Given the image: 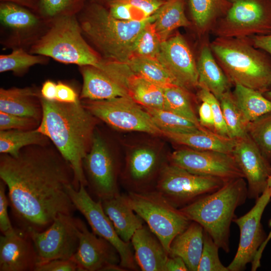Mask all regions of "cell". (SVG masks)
Returning a JSON list of instances; mask_svg holds the SVG:
<instances>
[{"instance_id": "33", "label": "cell", "mask_w": 271, "mask_h": 271, "mask_svg": "<svg viewBox=\"0 0 271 271\" xmlns=\"http://www.w3.org/2000/svg\"><path fill=\"white\" fill-rule=\"evenodd\" d=\"M234 98L248 123L271 112V100L263 93L242 85H234Z\"/></svg>"}, {"instance_id": "3", "label": "cell", "mask_w": 271, "mask_h": 271, "mask_svg": "<svg viewBox=\"0 0 271 271\" xmlns=\"http://www.w3.org/2000/svg\"><path fill=\"white\" fill-rule=\"evenodd\" d=\"M158 11L145 20L124 21L112 17L102 4L89 0L77 17L84 37L102 59L126 63L132 56L137 37L156 20Z\"/></svg>"}, {"instance_id": "25", "label": "cell", "mask_w": 271, "mask_h": 271, "mask_svg": "<svg viewBox=\"0 0 271 271\" xmlns=\"http://www.w3.org/2000/svg\"><path fill=\"white\" fill-rule=\"evenodd\" d=\"M198 87H204L218 100L231 90L232 83L220 66L211 51L208 38L205 40L197 61Z\"/></svg>"}, {"instance_id": "13", "label": "cell", "mask_w": 271, "mask_h": 271, "mask_svg": "<svg viewBox=\"0 0 271 271\" xmlns=\"http://www.w3.org/2000/svg\"><path fill=\"white\" fill-rule=\"evenodd\" d=\"M82 167L86 187L97 200H103L120 194L116 162L104 140L95 130L90 149L83 160Z\"/></svg>"}, {"instance_id": "53", "label": "cell", "mask_w": 271, "mask_h": 271, "mask_svg": "<svg viewBox=\"0 0 271 271\" xmlns=\"http://www.w3.org/2000/svg\"><path fill=\"white\" fill-rule=\"evenodd\" d=\"M40 0H0V2L13 3L38 13Z\"/></svg>"}, {"instance_id": "41", "label": "cell", "mask_w": 271, "mask_h": 271, "mask_svg": "<svg viewBox=\"0 0 271 271\" xmlns=\"http://www.w3.org/2000/svg\"><path fill=\"white\" fill-rule=\"evenodd\" d=\"M247 133L271 161V112L248 123Z\"/></svg>"}, {"instance_id": "42", "label": "cell", "mask_w": 271, "mask_h": 271, "mask_svg": "<svg viewBox=\"0 0 271 271\" xmlns=\"http://www.w3.org/2000/svg\"><path fill=\"white\" fill-rule=\"evenodd\" d=\"M219 248L210 235L204 231L203 249L197 271H229L219 259Z\"/></svg>"}, {"instance_id": "44", "label": "cell", "mask_w": 271, "mask_h": 271, "mask_svg": "<svg viewBox=\"0 0 271 271\" xmlns=\"http://www.w3.org/2000/svg\"><path fill=\"white\" fill-rule=\"evenodd\" d=\"M40 123L34 118L0 111V130H31L37 128Z\"/></svg>"}, {"instance_id": "1", "label": "cell", "mask_w": 271, "mask_h": 271, "mask_svg": "<svg viewBox=\"0 0 271 271\" xmlns=\"http://www.w3.org/2000/svg\"><path fill=\"white\" fill-rule=\"evenodd\" d=\"M0 178L17 229L41 232L76 210L68 192L71 186L79 189L73 170L49 144L26 147L17 156L1 154Z\"/></svg>"}, {"instance_id": "9", "label": "cell", "mask_w": 271, "mask_h": 271, "mask_svg": "<svg viewBox=\"0 0 271 271\" xmlns=\"http://www.w3.org/2000/svg\"><path fill=\"white\" fill-rule=\"evenodd\" d=\"M226 182L218 178L194 174L170 164L162 169L155 190L180 209L216 191Z\"/></svg>"}, {"instance_id": "24", "label": "cell", "mask_w": 271, "mask_h": 271, "mask_svg": "<svg viewBox=\"0 0 271 271\" xmlns=\"http://www.w3.org/2000/svg\"><path fill=\"white\" fill-rule=\"evenodd\" d=\"M40 90L35 87L0 89V111L41 121L43 109Z\"/></svg>"}, {"instance_id": "48", "label": "cell", "mask_w": 271, "mask_h": 271, "mask_svg": "<svg viewBox=\"0 0 271 271\" xmlns=\"http://www.w3.org/2000/svg\"><path fill=\"white\" fill-rule=\"evenodd\" d=\"M199 121L204 127L214 132V120L210 105L202 101L198 109Z\"/></svg>"}, {"instance_id": "17", "label": "cell", "mask_w": 271, "mask_h": 271, "mask_svg": "<svg viewBox=\"0 0 271 271\" xmlns=\"http://www.w3.org/2000/svg\"><path fill=\"white\" fill-rule=\"evenodd\" d=\"M123 87L144 107L165 109L164 89L133 72L125 63L101 59L95 66Z\"/></svg>"}, {"instance_id": "47", "label": "cell", "mask_w": 271, "mask_h": 271, "mask_svg": "<svg viewBox=\"0 0 271 271\" xmlns=\"http://www.w3.org/2000/svg\"><path fill=\"white\" fill-rule=\"evenodd\" d=\"M56 100L64 103H76L80 100L75 90L69 85L61 81L56 86Z\"/></svg>"}, {"instance_id": "30", "label": "cell", "mask_w": 271, "mask_h": 271, "mask_svg": "<svg viewBox=\"0 0 271 271\" xmlns=\"http://www.w3.org/2000/svg\"><path fill=\"white\" fill-rule=\"evenodd\" d=\"M188 5L199 35L208 36L218 21L227 14L231 3L229 0H188Z\"/></svg>"}, {"instance_id": "31", "label": "cell", "mask_w": 271, "mask_h": 271, "mask_svg": "<svg viewBox=\"0 0 271 271\" xmlns=\"http://www.w3.org/2000/svg\"><path fill=\"white\" fill-rule=\"evenodd\" d=\"M186 2V0H168L159 9L154 25L162 42L167 40L178 28L191 26L185 14Z\"/></svg>"}, {"instance_id": "38", "label": "cell", "mask_w": 271, "mask_h": 271, "mask_svg": "<svg viewBox=\"0 0 271 271\" xmlns=\"http://www.w3.org/2000/svg\"><path fill=\"white\" fill-rule=\"evenodd\" d=\"M89 0H40L38 14L49 24L61 17L77 15Z\"/></svg>"}, {"instance_id": "45", "label": "cell", "mask_w": 271, "mask_h": 271, "mask_svg": "<svg viewBox=\"0 0 271 271\" xmlns=\"http://www.w3.org/2000/svg\"><path fill=\"white\" fill-rule=\"evenodd\" d=\"M7 186L5 182L0 181V230L2 234L13 232L15 228L13 225L9 213V201L6 194Z\"/></svg>"}, {"instance_id": "22", "label": "cell", "mask_w": 271, "mask_h": 271, "mask_svg": "<svg viewBox=\"0 0 271 271\" xmlns=\"http://www.w3.org/2000/svg\"><path fill=\"white\" fill-rule=\"evenodd\" d=\"M164 167H160L158 156L154 150L148 148L134 150L128 158L125 172L128 192L140 193L155 190L152 180L157 173L160 174Z\"/></svg>"}, {"instance_id": "15", "label": "cell", "mask_w": 271, "mask_h": 271, "mask_svg": "<svg viewBox=\"0 0 271 271\" xmlns=\"http://www.w3.org/2000/svg\"><path fill=\"white\" fill-rule=\"evenodd\" d=\"M170 159V164L194 174L214 177L225 182L244 178L232 154L182 149L174 151Z\"/></svg>"}, {"instance_id": "46", "label": "cell", "mask_w": 271, "mask_h": 271, "mask_svg": "<svg viewBox=\"0 0 271 271\" xmlns=\"http://www.w3.org/2000/svg\"><path fill=\"white\" fill-rule=\"evenodd\" d=\"M35 271H80L76 263L71 258L52 260L37 265Z\"/></svg>"}, {"instance_id": "51", "label": "cell", "mask_w": 271, "mask_h": 271, "mask_svg": "<svg viewBox=\"0 0 271 271\" xmlns=\"http://www.w3.org/2000/svg\"><path fill=\"white\" fill-rule=\"evenodd\" d=\"M189 270L182 258L177 256H169L165 265V271Z\"/></svg>"}, {"instance_id": "21", "label": "cell", "mask_w": 271, "mask_h": 271, "mask_svg": "<svg viewBox=\"0 0 271 271\" xmlns=\"http://www.w3.org/2000/svg\"><path fill=\"white\" fill-rule=\"evenodd\" d=\"M37 264L36 251L29 233L15 228L1 235L0 271H35Z\"/></svg>"}, {"instance_id": "11", "label": "cell", "mask_w": 271, "mask_h": 271, "mask_svg": "<svg viewBox=\"0 0 271 271\" xmlns=\"http://www.w3.org/2000/svg\"><path fill=\"white\" fill-rule=\"evenodd\" d=\"M0 42L3 47L28 51L50 25L38 13L7 2H0Z\"/></svg>"}, {"instance_id": "36", "label": "cell", "mask_w": 271, "mask_h": 271, "mask_svg": "<svg viewBox=\"0 0 271 271\" xmlns=\"http://www.w3.org/2000/svg\"><path fill=\"white\" fill-rule=\"evenodd\" d=\"M49 58L33 54L23 48L13 49L11 53L0 55V72L11 71L15 75L24 74L32 66L45 64Z\"/></svg>"}, {"instance_id": "54", "label": "cell", "mask_w": 271, "mask_h": 271, "mask_svg": "<svg viewBox=\"0 0 271 271\" xmlns=\"http://www.w3.org/2000/svg\"><path fill=\"white\" fill-rule=\"evenodd\" d=\"M126 270L119 264H109L105 266L101 271H123Z\"/></svg>"}, {"instance_id": "2", "label": "cell", "mask_w": 271, "mask_h": 271, "mask_svg": "<svg viewBox=\"0 0 271 271\" xmlns=\"http://www.w3.org/2000/svg\"><path fill=\"white\" fill-rule=\"evenodd\" d=\"M43 113L37 129L46 136L70 164L78 186L86 187L82 162L89 152L95 131V119L83 105L41 98Z\"/></svg>"}, {"instance_id": "32", "label": "cell", "mask_w": 271, "mask_h": 271, "mask_svg": "<svg viewBox=\"0 0 271 271\" xmlns=\"http://www.w3.org/2000/svg\"><path fill=\"white\" fill-rule=\"evenodd\" d=\"M50 140L37 128L31 130H0V153L17 156L23 148L49 144Z\"/></svg>"}, {"instance_id": "52", "label": "cell", "mask_w": 271, "mask_h": 271, "mask_svg": "<svg viewBox=\"0 0 271 271\" xmlns=\"http://www.w3.org/2000/svg\"><path fill=\"white\" fill-rule=\"evenodd\" d=\"M268 225L271 228V219L268 221ZM270 239H271V229L268 235L266 236L265 239L264 240L263 242L259 247L253 260L251 262V270L252 271L256 270V269L259 267L260 266V259L262 256V254L263 253V251L267 243L270 240Z\"/></svg>"}, {"instance_id": "40", "label": "cell", "mask_w": 271, "mask_h": 271, "mask_svg": "<svg viewBox=\"0 0 271 271\" xmlns=\"http://www.w3.org/2000/svg\"><path fill=\"white\" fill-rule=\"evenodd\" d=\"M161 44L154 22H150L144 27L136 39L132 48V56L157 59Z\"/></svg>"}, {"instance_id": "16", "label": "cell", "mask_w": 271, "mask_h": 271, "mask_svg": "<svg viewBox=\"0 0 271 271\" xmlns=\"http://www.w3.org/2000/svg\"><path fill=\"white\" fill-rule=\"evenodd\" d=\"M271 198V193L267 187L256 199L254 206L245 214L233 220L240 230L237 250L234 258L227 266L229 271H241L246 264L251 263L266 236L263 229L261 219L263 211Z\"/></svg>"}, {"instance_id": "12", "label": "cell", "mask_w": 271, "mask_h": 271, "mask_svg": "<svg viewBox=\"0 0 271 271\" xmlns=\"http://www.w3.org/2000/svg\"><path fill=\"white\" fill-rule=\"evenodd\" d=\"M68 192L75 209L85 218L92 232L108 241L116 249L120 256V265L126 270H138L131 242L123 241L118 235L103 210L101 200H94L83 184L78 189L71 186Z\"/></svg>"}, {"instance_id": "7", "label": "cell", "mask_w": 271, "mask_h": 271, "mask_svg": "<svg viewBox=\"0 0 271 271\" xmlns=\"http://www.w3.org/2000/svg\"><path fill=\"white\" fill-rule=\"evenodd\" d=\"M122 195L169 254L173 239L186 229L191 221L155 190L140 193L127 192Z\"/></svg>"}, {"instance_id": "55", "label": "cell", "mask_w": 271, "mask_h": 271, "mask_svg": "<svg viewBox=\"0 0 271 271\" xmlns=\"http://www.w3.org/2000/svg\"><path fill=\"white\" fill-rule=\"evenodd\" d=\"M263 94L265 97L271 100V88Z\"/></svg>"}, {"instance_id": "8", "label": "cell", "mask_w": 271, "mask_h": 271, "mask_svg": "<svg viewBox=\"0 0 271 271\" xmlns=\"http://www.w3.org/2000/svg\"><path fill=\"white\" fill-rule=\"evenodd\" d=\"M231 6L216 23V37L247 38L271 34V0H229Z\"/></svg>"}, {"instance_id": "29", "label": "cell", "mask_w": 271, "mask_h": 271, "mask_svg": "<svg viewBox=\"0 0 271 271\" xmlns=\"http://www.w3.org/2000/svg\"><path fill=\"white\" fill-rule=\"evenodd\" d=\"M162 136L180 145L199 150L215 151L232 154L235 139L211 130L189 132L162 131Z\"/></svg>"}, {"instance_id": "28", "label": "cell", "mask_w": 271, "mask_h": 271, "mask_svg": "<svg viewBox=\"0 0 271 271\" xmlns=\"http://www.w3.org/2000/svg\"><path fill=\"white\" fill-rule=\"evenodd\" d=\"M204 229L191 221L189 226L172 240L169 255L183 259L190 271H197L204 242Z\"/></svg>"}, {"instance_id": "27", "label": "cell", "mask_w": 271, "mask_h": 271, "mask_svg": "<svg viewBox=\"0 0 271 271\" xmlns=\"http://www.w3.org/2000/svg\"><path fill=\"white\" fill-rule=\"evenodd\" d=\"M101 202L118 235L123 241L130 242L134 232L144 225V220L126 203L122 194L101 200Z\"/></svg>"}, {"instance_id": "26", "label": "cell", "mask_w": 271, "mask_h": 271, "mask_svg": "<svg viewBox=\"0 0 271 271\" xmlns=\"http://www.w3.org/2000/svg\"><path fill=\"white\" fill-rule=\"evenodd\" d=\"M78 67L83 79L80 99L101 100L128 95L123 87L97 67Z\"/></svg>"}, {"instance_id": "34", "label": "cell", "mask_w": 271, "mask_h": 271, "mask_svg": "<svg viewBox=\"0 0 271 271\" xmlns=\"http://www.w3.org/2000/svg\"><path fill=\"white\" fill-rule=\"evenodd\" d=\"M125 63L134 73L163 88L177 85L157 59L132 56Z\"/></svg>"}, {"instance_id": "58", "label": "cell", "mask_w": 271, "mask_h": 271, "mask_svg": "<svg viewBox=\"0 0 271 271\" xmlns=\"http://www.w3.org/2000/svg\"><path fill=\"white\" fill-rule=\"evenodd\" d=\"M165 1H168V0H165Z\"/></svg>"}, {"instance_id": "23", "label": "cell", "mask_w": 271, "mask_h": 271, "mask_svg": "<svg viewBox=\"0 0 271 271\" xmlns=\"http://www.w3.org/2000/svg\"><path fill=\"white\" fill-rule=\"evenodd\" d=\"M137 265L143 271H165L169 256L158 238L148 226L143 225L130 240Z\"/></svg>"}, {"instance_id": "57", "label": "cell", "mask_w": 271, "mask_h": 271, "mask_svg": "<svg viewBox=\"0 0 271 271\" xmlns=\"http://www.w3.org/2000/svg\"><path fill=\"white\" fill-rule=\"evenodd\" d=\"M92 1H95V2H98V3H101L102 4V3L103 2V0H92Z\"/></svg>"}, {"instance_id": "49", "label": "cell", "mask_w": 271, "mask_h": 271, "mask_svg": "<svg viewBox=\"0 0 271 271\" xmlns=\"http://www.w3.org/2000/svg\"><path fill=\"white\" fill-rule=\"evenodd\" d=\"M253 45L267 53L271 57V34L251 37Z\"/></svg>"}, {"instance_id": "39", "label": "cell", "mask_w": 271, "mask_h": 271, "mask_svg": "<svg viewBox=\"0 0 271 271\" xmlns=\"http://www.w3.org/2000/svg\"><path fill=\"white\" fill-rule=\"evenodd\" d=\"M144 108L162 131L189 132L201 130L192 121L171 111L162 109Z\"/></svg>"}, {"instance_id": "10", "label": "cell", "mask_w": 271, "mask_h": 271, "mask_svg": "<svg viewBox=\"0 0 271 271\" xmlns=\"http://www.w3.org/2000/svg\"><path fill=\"white\" fill-rule=\"evenodd\" d=\"M80 100L93 116L114 128L162 135L149 113L129 95L101 100Z\"/></svg>"}, {"instance_id": "56", "label": "cell", "mask_w": 271, "mask_h": 271, "mask_svg": "<svg viewBox=\"0 0 271 271\" xmlns=\"http://www.w3.org/2000/svg\"><path fill=\"white\" fill-rule=\"evenodd\" d=\"M267 187L269 189L270 191V193H271V174L269 176V178L268 181Z\"/></svg>"}, {"instance_id": "18", "label": "cell", "mask_w": 271, "mask_h": 271, "mask_svg": "<svg viewBox=\"0 0 271 271\" xmlns=\"http://www.w3.org/2000/svg\"><path fill=\"white\" fill-rule=\"evenodd\" d=\"M232 154L247 182V197L257 199L267 187L270 161L248 133L235 139Z\"/></svg>"}, {"instance_id": "19", "label": "cell", "mask_w": 271, "mask_h": 271, "mask_svg": "<svg viewBox=\"0 0 271 271\" xmlns=\"http://www.w3.org/2000/svg\"><path fill=\"white\" fill-rule=\"evenodd\" d=\"M157 59L177 85L189 91L198 88L197 61L187 42L181 34H176L162 42Z\"/></svg>"}, {"instance_id": "14", "label": "cell", "mask_w": 271, "mask_h": 271, "mask_svg": "<svg viewBox=\"0 0 271 271\" xmlns=\"http://www.w3.org/2000/svg\"><path fill=\"white\" fill-rule=\"evenodd\" d=\"M78 220L73 215L61 214L44 230L29 233L36 251L37 265L74 255L79 244Z\"/></svg>"}, {"instance_id": "37", "label": "cell", "mask_w": 271, "mask_h": 271, "mask_svg": "<svg viewBox=\"0 0 271 271\" xmlns=\"http://www.w3.org/2000/svg\"><path fill=\"white\" fill-rule=\"evenodd\" d=\"M219 101L229 137L236 139L246 135L248 123L237 105L232 91L229 90L225 93Z\"/></svg>"}, {"instance_id": "6", "label": "cell", "mask_w": 271, "mask_h": 271, "mask_svg": "<svg viewBox=\"0 0 271 271\" xmlns=\"http://www.w3.org/2000/svg\"><path fill=\"white\" fill-rule=\"evenodd\" d=\"M29 52L78 66H95L102 59L84 37L76 15L61 17L52 22Z\"/></svg>"}, {"instance_id": "20", "label": "cell", "mask_w": 271, "mask_h": 271, "mask_svg": "<svg viewBox=\"0 0 271 271\" xmlns=\"http://www.w3.org/2000/svg\"><path fill=\"white\" fill-rule=\"evenodd\" d=\"M78 227V246L71 258L80 271H101L108 264H119V255L110 242L90 232L80 219Z\"/></svg>"}, {"instance_id": "4", "label": "cell", "mask_w": 271, "mask_h": 271, "mask_svg": "<svg viewBox=\"0 0 271 271\" xmlns=\"http://www.w3.org/2000/svg\"><path fill=\"white\" fill-rule=\"evenodd\" d=\"M210 46L232 85L262 93L271 88V57L256 48L250 37H216Z\"/></svg>"}, {"instance_id": "5", "label": "cell", "mask_w": 271, "mask_h": 271, "mask_svg": "<svg viewBox=\"0 0 271 271\" xmlns=\"http://www.w3.org/2000/svg\"><path fill=\"white\" fill-rule=\"evenodd\" d=\"M243 178L226 182L216 191L180 208L190 221L200 224L218 245L229 252L230 227L236 208L244 203L247 187Z\"/></svg>"}, {"instance_id": "35", "label": "cell", "mask_w": 271, "mask_h": 271, "mask_svg": "<svg viewBox=\"0 0 271 271\" xmlns=\"http://www.w3.org/2000/svg\"><path fill=\"white\" fill-rule=\"evenodd\" d=\"M163 89L165 110L171 111L189 120L201 130H210L200 124L199 119L193 109L188 90L178 85Z\"/></svg>"}, {"instance_id": "50", "label": "cell", "mask_w": 271, "mask_h": 271, "mask_svg": "<svg viewBox=\"0 0 271 271\" xmlns=\"http://www.w3.org/2000/svg\"><path fill=\"white\" fill-rule=\"evenodd\" d=\"M57 83L54 81L47 80L42 84L40 90L42 98L49 101L56 100Z\"/></svg>"}, {"instance_id": "43", "label": "cell", "mask_w": 271, "mask_h": 271, "mask_svg": "<svg viewBox=\"0 0 271 271\" xmlns=\"http://www.w3.org/2000/svg\"><path fill=\"white\" fill-rule=\"evenodd\" d=\"M198 89L197 95L198 98L201 101L207 102L211 107L214 120V132L221 136L229 137L219 100L206 88L198 87Z\"/></svg>"}]
</instances>
